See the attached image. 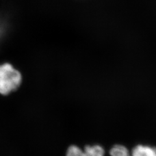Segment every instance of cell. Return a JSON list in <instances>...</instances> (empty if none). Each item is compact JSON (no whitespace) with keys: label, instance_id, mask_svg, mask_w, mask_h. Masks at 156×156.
<instances>
[{"label":"cell","instance_id":"cell-1","mask_svg":"<svg viewBox=\"0 0 156 156\" xmlns=\"http://www.w3.org/2000/svg\"><path fill=\"white\" fill-rule=\"evenodd\" d=\"M20 72L9 64L0 66V94H8L15 90L20 85Z\"/></svg>","mask_w":156,"mask_h":156},{"label":"cell","instance_id":"cell-2","mask_svg":"<svg viewBox=\"0 0 156 156\" xmlns=\"http://www.w3.org/2000/svg\"><path fill=\"white\" fill-rule=\"evenodd\" d=\"M66 156H105V150L98 144L86 146L84 150L76 145H72L68 148Z\"/></svg>","mask_w":156,"mask_h":156},{"label":"cell","instance_id":"cell-3","mask_svg":"<svg viewBox=\"0 0 156 156\" xmlns=\"http://www.w3.org/2000/svg\"><path fill=\"white\" fill-rule=\"evenodd\" d=\"M131 156H156V148L148 145L138 144L133 148Z\"/></svg>","mask_w":156,"mask_h":156},{"label":"cell","instance_id":"cell-4","mask_svg":"<svg viewBox=\"0 0 156 156\" xmlns=\"http://www.w3.org/2000/svg\"><path fill=\"white\" fill-rule=\"evenodd\" d=\"M109 154L111 156H131L128 149L121 144L113 146L109 151Z\"/></svg>","mask_w":156,"mask_h":156}]
</instances>
